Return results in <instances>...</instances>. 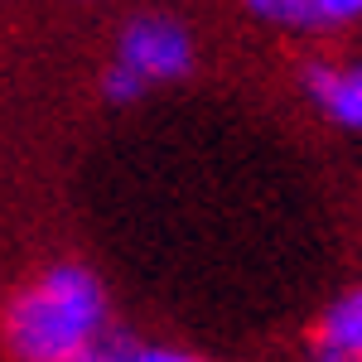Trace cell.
I'll use <instances>...</instances> for the list:
<instances>
[{
    "label": "cell",
    "mask_w": 362,
    "mask_h": 362,
    "mask_svg": "<svg viewBox=\"0 0 362 362\" xmlns=\"http://www.w3.org/2000/svg\"><path fill=\"white\" fill-rule=\"evenodd\" d=\"M136 343H140V338H131L126 329H112L107 338H97L78 362H131V358H136Z\"/></svg>",
    "instance_id": "8992f818"
},
{
    "label": "cell",
    "mask_w": 362,
    "mask_h": 362,
    "mask_svg": "<svg viewBox=\"0 0 362 362\" xmlns=\"http://www.w3.org/2000/svg\"><path fill=\"white\" fill-rule=\"evenodd\" d=\"M305 362H329V358H319V353H309V358Z\"/></svg>",
    "instance_id": "9c48e42d"
},
{
    "label": "cell",
    "mask_w": 362,
    "mask_h": 362,
    "mask_svg": "<svg viewBox=\"0 0 362 362\" xmlns=\"http://www.w3.org/2000/svg\"><path fill=\"white\" fill-rule=\"evenodd\" d=\"M116 329L107 280L87 261H49L0 295L5 362H78Z\"/></svg>",
    "instance_id": "6da1fadb"
},
{
    "label": "cell",
    "mask_w": 362,
    "mask_h": 362,
    "mask_svg": "<svg viewBox=\"0 0 362 362\" xmlns=\"http://www.w3.org/2000/svg\"><path fill=\"white\" fill-rule=\"evenodd\" d=\"M198 63V44L194 29L179 15L165 10H140L131 15L121 34H116L112 63L102 68V97L112 107H136L150 87H165L189 78Z\"/></svg>",
    "instance_id": "7a4b0ae2"
},
{
    "label": "cell",
    "mask_w": 362,
    "mask_h": 362,
    "mask_svg": "<svg viewBox=\"0 0 362 362\" xmlns=\"http://www.w3.org/2000/svg\"><path fill=\"white\" fill-rule=\"evenodd\" d=\"M309 353H319L329 362H362V285L338 290L334 300L319 309Z\"/></svg>",
    "instance_id": "277c9868"
},
{
    "label": "cell",
    "mask_w": 362,
    "mask_h": 362,
    "mask_svg": "<svg viewBox=\"0 0 362 362\" xmlns=\"http://www.w3.org/2000/svg\"><path fill=\"white\" fill-rule=\"evenodd\" d=\"M319 10V25L324 29H343V25H358L362 20V0H314Z\"/></svg>",
    "instance_id": "ba28073f"
},
{
    "label": "cell",
    "mask_w": 362,
    "mask_h": 362,
    "mask_svg": "<svg viewBox=\"0 0 362 362\" xmlns=\"http://www.w3.org/2000/svg\"><path fill=\"white\" fill-rule=\"evenodd\" d=\"M131 362H213V358H203V353L184 348V343H136Z\"/></svg>",
    "instance_id": "52a82bcc"
},
{
    "label": "cell",
    "mask_w": 362,
    "mask_h": 362,
    "mask_svg": "<svg viewBox=\"0 0 362 362\" xmlns=\"http://www.w3.org/2000/svg\"><path fill=\"white\" fill-rule=\"evenodd\" d=\"M300 87L329 126L362 136V58H353V63L314 58L300 73Z\"/></svg>",
    "instance_id": "3957f363"
},
{
    "label": "cell",
    "mask_w": 362,
    "mask_h": 362,
    "mask_svg": "<svg viewBox=\"0 0 362 362\" xmlns=\"http://www.w3.org/2000/svg\"><path fill=\"white\" fill-rule=\"evenodd\" d=\"M242 5H247L251 20L266 29H280V34H324L314 0H242Z\"/></svg>",
    "instance_id": "5b68a950"
}]
</instances>
